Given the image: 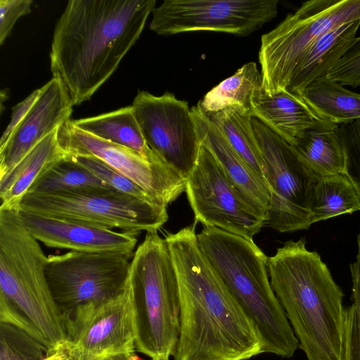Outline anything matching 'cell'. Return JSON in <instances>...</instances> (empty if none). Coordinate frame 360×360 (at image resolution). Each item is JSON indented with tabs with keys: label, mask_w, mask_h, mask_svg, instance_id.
Returning a JSON list of instances; mask_svg holds the SVG:
<instances>
[{
	"label": "cell",
	"mask_w": 360,
	"mask_h": 360,
	"mask_svg": "<svg viewBox=\"0 0 360 360\" xmlns=\"http://www.w3.org/2000/svg\"><path fill=\"white\" fill-rule=\"evenodd\" d=\"M360 211V198L345 173L321 177L316 186L312 224Z\"/></svg>",
	"instance_id": "83f0119b"
},
{
	"label": "cell",
	"mask_w": 360,
	"mask_h": 360,
	"mask_svg": "<svg viewBox=\"0 0 360 360\" xmlns=\"http://www.w3.org/2000/svg\"><path fill=\"white\" fill-rule=\"evenodd\" d=\"M131 105L147 145L186 179L201 146L188 103L169 92L158 96L139 90Z\"/></svg>",
	"instance_id": "4fadbf2b"
},
{
	"label": "cell",
	"mask_w": 360,
	"mask_h": 360,
	"mask_svg": "<svg viewBox=\"0 0 360 360\" xmlns=\"http://www.w3.org/2000/svg\"><path fill=\"white\" fill-rule=\"evenodd\" d=\"M360 122V121H359Z\"/></svg>",
	"instance_id": "74e56055"
},
{
	"label": "cell",
	"mask_w": 360,
	"mask_h": 360,
	"mask_svg": "<svg viewBox=\"0 0 360 360\" xmlns=\"http://www.w3.org/2000/svg\"><path fill=\"white\" fill-rule=\"evenodd\" d=\"M252 127L262 151L271 192L266 226L279 233L308 229L319 177L293 148L255 117Z\"/></svg>",
	"instance_id": "9c48e42d"
},
{
	"label": "cell",
	"mask_w": 360,
	"mask_h": 360,
	"mask_svg": "<svg viewBox=\"0 0 360 360\" xmlns=\"http://www.w3.org/2000/svg\"><path fill=\"white\" fill-rule=\"evenodd\" d=\"M0 326V360H39L46 354V349L23 330L1 322Z\"/></svg>",
	"instance_id": "f546056e"
},
{
	"label": "cell",
	"mask_w": 360,
	"mask_h": 360,
	"mask_svg": "<svg viewBox=\"0 0 360 360\" xmlns=\"http://www.w3.org/2000/svg\"><path fill=\"white\" fill-rule=\"evenodd\" d=\"M103 360H143L136 354L135 351L126 353L118 354L111 356Z\"/></svg>",
	"instance_id": "8d00e7d4"
},
{
	"label": "cell",
	"mask_w": 360,
	"mask_h": 360,
	"mask_svg": "<svg viewBox=\"0 0 360 360\" xmlns=\"http://www.w3.org/2000/svg\"><path fill=\"white\" fill-rule=\"evenodd\" d=\"M338 131L345 152V173L352 181L360 198V122L339 125Z\"/></svg>",
	"instance_id": "1f68e13d"
},
{
	"label": "cell",
	"mask_w": 360,
	"mask_h": 360,
	"mask_svg": "<svg viewBox=\"0 0 360 360\" xmlns=\"http://www.w3.org/2000/svg\"><path fill=\"white\" fill-rule=\"evenodd\" d=\"M356 243V260L349 264L352 303L345 309L342 360H360V233Z\"/></svg>",
	"instance_id": "f1b7e54d"
},
{
	"label": "cell",
	"mask_w": 360,
	"mask_h": 360,
	"mask_svg": "<svg viewBox=\"0 0 360 360\" xmlns=\"http://www.w3.org/2000/svg\"><path fill=\"white\" fill-rule=\"evenodd\" d=\"M194 222L165 239L180 295V335L174 360H247L262 352L255 324L201 252Z\"/></svg>",
	"instance_id": "6da1fadb"
},
{
	"label": "cell",
	"mask_w": 360,
	"mask_h": 360,
	"mask_svg": "<svg viewBox=\"0 0 360 360\" xmlns=\"http://www.w3.org/2000/svg\"><path fill=\"white\" fill-rule=\"evenodd\" d=\"M40 91V89L34 90L23 101L13 107L11 120L0 139V147L7 141L14 129L27 115V112L37 99Z\"/></svg>",
	"instance_id": "e575fe53"
},
{
	"label": "cell",
	"mask_w": 360,
	"mask_h": 360,
	"mask_svg": "<svg viewBox=\"0 0 360 360\" xmlns=\"http://www.w3.org/2000/svg\"><path fill=\"white\" fill-rule=\"evenodd\" d=\"M321 120L338 125L360 121V94L322 77L299 95Z\"/></svg>",
	"instance_id": "cb8c5ba5"
},
{
	"label": "cell",
	"mask_w": 360,
	"mask_h": 360,
	"mask_svg": "<svg viewBox=\"0 0 360 360\" xmlns=\"http://www.w3.org/2000/svg\"><path fill=\"white\" fill-rule=\"evenodd\" d=\"M136 351L169 360L180 335V295L169 247L157 231L146 233L128 274Z\"/></svg>",
	"instance_id": "8992f818"
},
{
	"label": "cell",
	"mask_w": 360,
	"mask_h": 360,
	"mask_svg": "<svg viewBox=\"0 0 360 360\" xmlns=\"http://www.w3.org/2000/svg\"><path fill=\"white\" fill-rule=\"evenodd\" d=\"M250 113L291 146L321 120L300 96L288 90L272 94L263 88L255 91Z\"/></svg>",
	"instance_id": "d6986e66"
},
{
	"label": "cell",
	"mask_w": 360,
	"mask_h": 360,
	"mask_svg": "<svg viewBox=\"0 0 360 360\" xmlns=\"http://www.w3.org/2000/svg\"><path fill=\"white\" fill-rule=\"evenodd\" d=\"M205 113L237 153L266 181L264 162L252 127L250 112L239 105H233L217 112Z\"/></svg>",
	"instance_id": "d4e9b609"
},
{
	"label": "cell",
	"mask_w": 360,
	"mask_h": 360,
	"mask_svg": "<svg viewBox=\"0 0 360 360\" xmlns=\"http://www.w3.org/2000/svg\"><path fill=\"white\" fill-rule=\"evenodd\" d=\"M197 240L215 274L257 328L262 353L292 357L300 342L271 285L268 257L252 240L217 227L204 226Z\"/></svg>",
	"instance_id": "5b68a950"
},
{
	"label": "cell",
	"mask_w": 360,
	"mask_h": 360,
	"mask_svg": "<svg viewBox=\"0 0 360 360\" xmlns=\"http://www.w3.org/2000/svg\"><path fill=\"white\" fill-rule=\"evenodd\" d=\"M32 0H0V44L10 35L19 18L31 11Z\"/></svg>",
	"instance_id": "836d02e7"
},
{
	"label": "cell",
	"mask_w": 360,
	"mask_h": 360,
	"mask_svg": "<svg viewBox=\"0 0 360 360\" xmlns=\"http://www.w3.org/2000/svg\"><path fill=\"white\" fill-rule=\"evenodd\" d=\"M31 234L49 248L133 256L136 236L82 221L19 210Z\"/></svg>",
	"instance_id": "e0dca14e"
},
{
	"label": "cell",
	"mask_w": 360,
	"mask_h": 360,
	"mask_svg": "<svg viewBox=\"0 0 360 360\" xmlns=\"http://www.w3.org/2000/svg\"><path fill=\"white\" fill-rule=\"evenodd\" d=\"M93 191L116 190L65 155L46 169L27 193Z\"/></svg>",
	"instance_id": "484cf974"
},
{
	"label": "cell",
	"mask_w": 360,
	"mask_h": 360,
	"mask_svg": "<svg viewBox=\"0 0 360 360\" xmlns=\"http://www.w3.org/2000/svg\"><path fill=\"white\" fill-rule=\"evenodd\" d=\"M58 129L0 177V209L19 210L22 198L39 176L51 165L65 157L58 140Z\"/></svg>",
	"instance_id": "44dd1931"
},
{
	"label": "cell",
	"mask_w": 360,
	"mask_h": 360,
	"mask_svg": "<svg viewBox=\"0 0 360 360\" xmlns=\"http://www.w3.org/2000/svg\"><path fill=\"white\" fill-rule=\"evenodd\" d=\"M155 0H70L56 25L53 77L73 105L89 100L139 39Z\"/></svg>",
	"instance_id": "7a4b0ae2"
},
{
	"label": "cell",
	"mask_w": 360,
	"mask_h": 360,
	"mask_svg": "<svg viewBox=\"0 0 360 360\" xmlns=\"http://www.w3.org/2000/svg\"><path fill=\"white\" fill-rule=\"evenodd\" d=\"M360 19L333 28L315 39L297 64L286 90L296 95L314 80L325 77L356 39Z\"/></svg>",
	"instance_id": "ffe728a7"
},
{
	"label": "cell",
	"mask_w": 360,
	"mask_h": 360,
	"mask_svg": "<svg viewBox=\"0 0 360 360\" xmlns=\"http://www.w3.org/2000/svg\"><path fill=\"white\" fill-rule=\"evenodd\" d=\"M65 322L75 360H103L136 351L128 278L124 288L115 297L77 307Z\"/></svg>",
	"instance_id": "5bb4252c"
},
{
	"label": "cell",
	"mask_w": 360,
	"mask_h": 360,
	"mask_svg": "<svg viewBox=\"0 0 360 360\" xmlns=\"http://www.w3.org/2000/svg\"><path fill=\"white\" fill-rule=\"evenodd\" d=\"M338 126L320 120L290 145L319 178L345 173L346 157Z\"/></svg>",
	"instance_id": "7402d4cb"
},
{
	"label": "cell",
	"mask_w": 360,
	"mask_h": 360,
	"mask_svg": "<svg viewBox=\"0 0 360 360\" xmlns=\"http://www.w3.org/2000/svg\"><path fill=\"white\" fill-rule=\"evenodd\" d=\"M277 0H167L152 11L150 29L161 35L214 31L248 35L274 18Z\"/></svg>",
	"instance_id": "7c38bea8"
},
{
	"label": "cell",
	"mask_w": 360,
	"mask_h": 360,
	"mask_svg": "<svg viewBox=\"0 0 360 360\" xmlns=\"http://www.w3.org/2000/svg\"><path fill=\"white\" fill-rule=\"evenodd\" d=\"M66 155L89 169L113 189L130 195L143 201L165 206L158 202L139 185L99 159L89 156Z\"/></svg>",
	"instance_id": "4dcf8cb0"
},
{
	"label": "cell",
	"mask_w": 360,
	"mask_h": 360,
	"mask_svg": "<svg viewBox=\"0 0 360 360\" xmlns=\"http://www.w3.org/2000/svg\"><path fill=\"white\" fill-rule=\"evenodd\" d=\"M262 88V74L256 63L250 62L212 89L200 103L207 113L233 105H239L250 112L252 96L255 91Z\"/></svg>",
	"instance_id": "4316f807"
},
{
	"label": "cell",
	"mask_w": 360,
	"mask_h": 360,
	"mask_svg": "<svg viewBox=\"0 0 360 360\" xmlns=\"http://www.w3.org/2000/svg\"><path fill=\"white\" fill-rule=\"evenodd\" d=\"M191 112L201 143L212 153L252 206L266 219L271 202L267 182L257 174L233 148L202 109L200 102L191 108Z\"/></svg>",
	"instance_id": "ac0fdd59"
},
{
	"label": "cell",
	"mask_w": 360,
	"mask_h": 360,
	"mask_svg": "<svg viewBox=\"0 0 360 360\" xmlns=\"http://www.w3.org/2000/svg\"><path fill=\"white\" fill-rule=\"evenodd\" d=\"M7 141L0 147V177L42 139L70 120L73 104L62 82L53 77Z\"/></svg>",
	"instance_id": "2e32d148"
},
{
	"label": "cell",
	"mask_w": 360,
	"mask_h": 360,
	"mask_svg": "<svg viewBox=\"0 0 360 360\" xmlns=\"http://www.w3.org/2000/svg\"><path fill=\"white\" fill-rule=\"evenodd\" d=\"M39 360H75L72 352L71 346L67 340L53 349L48 352L46 354Z\"/></svg>",
	"instance_id": "d590c367"
},
{
	"label": "cell",
	"mask_w": 360,
	"mask_h": 360,
	"mask_svg": "<svg viewBox=\"0 0 360 360\" xmlns=\"http://www.w3.org/2000/svg\"><path fill=\"white\" fill-rule=\"evenodd\" d=\"M47 259L20 211L0 209V322L49 352L68 340V331L47 281Z\"/></svg>",
	"instance_id": "277c9868"
},
{
	"label": "cell",
	"mask_w": 360,
	"mask_h": 360,
	"mask_svg": "<svg viewBox=\"0 0 360 360\" xmlns=\"http://www.w3.org/2000/svg\"><path fill=\"white\" fill-rule=\"evenodd\" d=\"M19 210L118 229L135 236L158 231L168 219L167 207L117 191L28 192Z\"/></svg>",
	"instance_id": "ba28073f"
},
{
	"label": "cell",
	"mask_w": 360,
	"mask_h": 360,
	"mask_svg": "<svg viewBox=\"0 0 360 360\" xmlns=\"http://www.w3.org/2000/svg\"><path fill=\"white\" fill-rule=\"evenodd\" d=\"M306 243L288 240L268 257L271 285L307 360H342L344 293Z\"/></svg>",
	"instance_id": "3957f363"
},
{
	"label": "cell",
	"mask_w": 360,
	"mask_h": 360,
	"mask_svg": "<svg viewBox=\"0 0 360 360\" xmlns=\"http://www.w3.org/2000/svg\"><path fill=\"white\" fill-rule=\"evenodd\" d=\"M132 256L70 251L49 255L46 275L65 319L77 307L111 299L124 288Z\"/></svg>",
	"instance_id": "30bf717a"
},
{
	"label": "cell",
	"mask_w": 360,
	"mask_h": 360,
	"mask_svg": "<svg viewBox=\"0 0 360 360\" xmlns=\"http://www.w3.org/2000/svg\"><path fill=\"white\" fill-rule=\"evenodd\" d=\"M72 122L86 133L136 151L149 162H164L147 145L132 105Z\"/></svg>",
	"instance_id": "603a6c76"
},
{
	"label": "cell",
	"mask_w": 360,
	"mask_h": 360,
	"mask_svg": "<svg viewBox=\"0 0 360 360\" xmlns=\"http://www.w3.org/2000/svg\"><path fill=\"white\" fill-rule=\"evenodd\" d=\"M360 19V0L304 2L261 38L259 62L263 89L268 94L286 90L299 60L323 33Z\"/></svg>",
	"instance_id": "52a82bcc"
},
{
	"label": "cell",
	"mask_w": 360,
	"mask_h": 360,
	"mask_svg": "<svg viewBox=\"0 0 360 360\" xmlns=\"http://www.w3.org/2000/svg\"><path fill=\"white\" fill-rule=\"evenodd\" d=\"M65 153L99 159L167 206L186 188V179L165 162L151 163L136 151L98 138L75 127L70 120L58 129Z\"/></svg>",
	"instance_id": "9a60e30c"
},
{
	"label": "cell",
	"mask_w": 360,
	"mask_h": 360,
	"mask_svg": "<svg viewBox=\"0 0 360 360\" xmlns=\"http://www.w3.org/2000/svg\"><path fill=\"white\" fill-rule=\"evenodd\" d=\"M325 77L342 86H360V37H356L342 58Z\"/></svg>",
	"instance_id": "d6a6232c"
},
{
	"label": "cell",
	"mask_w": 360,
	"mask_h": 360,
	"mask_svg": "<svg viewBox=\"0 0 360 360\" xmlns=\"http://www.w3.org/2000/svg\"><path fill=\"white\" fill-rule=\"evenodd\" d=\"M187 198L195 222L252 240L266 219L229 178L212 153L201 143L197 161L186 179Z\"/></svg>",
	"instance_id": "8fae6325"
}]
</instances>
